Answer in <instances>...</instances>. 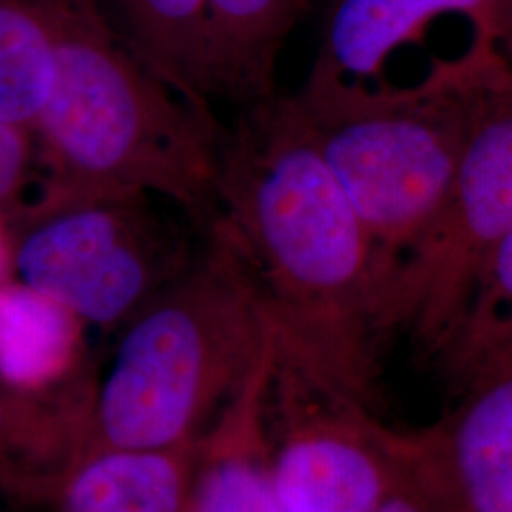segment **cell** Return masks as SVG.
Segmentation results:
<instances>
[{
	"instance_id": "cell-1",
	"label": "cell",
	"mask_w": 512,
	"mask_h": 512,
	"mask_svg": "<svg viewBox=\"0 0 512 512\" xmlns=\"http://www.w3.org/2000/svg\"><path fill=\"white\" fill-rule=\"evenodd\" d=\"M217 228L274 330L277 365L374 403L387 272L289 95L245 107L220 141Z\"/></svg>"
},
{
	"instance_id": "cell-2",
	"label": "cell",
	"mask_w": 512,
	"mask_h": 512,
	"mask_svg": "<svg viewBox=\"0 0 512 512\" xmlns=\"http://www.w3.org/2000/svg\"><path fill=\"white\" fill-rule=\"evenodd\" d=\"M55 78L33 129L46 179L35 203L95 194L160 196L203 230L217 217L220 131L150 69L92 0H42Z\"/></svg>"
},
{
	"instance_id": "cell-3",
	"label": "cell",
	"mask_w": 512,
	"mask_h": 512,
	"mask_svg": "<svg viewBox=\"0 0 512 512\" xmlns=\"http://www.w3.org/2000/svg\"><path fill=\"white\" fill-rule=\"evenodd\" d=\"M203 234L200 255L122 327L95 382L90 448L192 444L277 357L249 270L217 228Z\"/></svg>"
},
{
	"instance_id": "cell-4",
	"label": "cell",
	"mask_w": 512,
	"mask_h": 512,
	"mask_svg": "<svg viewBox=\"0 0 512 512\" xmlns=\"http://www.w3.org/2000/svg\"><path fill=\"white\" fill-rule=\"evenodd\" d=\"M501 55L503 50L463 82L425 92L374 95L304 80L289 95L382 258L387 287L439 217L469 135L476 93Z\"/></svg>"
},
{
	"instance_id": "cell-5",
	"label": "cell",
	"mask_w": 512,
	"mask_h": 512,
	"mask_svg": "<svg viewBox=\"0 0 512 512\" xmlns=\"http://www.w3.org/2000/svg\"><path fill=\"white\" fill-rule=\"evenodd\" d=\"M511 232L512 63L503 50L476 93L469 135L439 217L389 279V336L403 332L435 359L484 264Z\"/></svg>"
},
{
	"instance_id": "cell-6",
	"label": "cell",
	"mask_w": 512,
	"mask_h": 512,
	"mask_svg": "<svg viewBox=\"0 0 512 512\" xmlns=\"http://www.w3.org/2000/svg\"><path fill=\"white\" fill-rule=\"evenodd\" d=\"M143 194L31 203L10 215L14 274L86 327L122 329L192 262Z\"/></svg>"
},
{
	"instance_id": "cell-7",
	"label": "cell",
	"mask_w": 512,
	"mask_h": 512,
	"mask_svg": "<svg viewBox=\"0 0 512 512\" xmlns=\"http://www.w3.org/2000/svg\"><path fill=\"white\" fill-rule=\"evenodd\" d=\"M270 484L279 512H374L418 458V431L370 404L275 366L268 403Z\"/></svg>"
},
{
	"instance_id": "cell-8",
	"label": "cell",
	"mask_w": 512,
	"mask_h": 512,
	"mask_svg": "<svg viewBox=\"0 0 512 512\" xmlns=\"http://www.w3.org/2000/svg\"><path fill=\"white\" fill-rule=\"evenodd\" d=\"M448 23L512 35V0H330L306 82L374 95L458 84L501 54L459 55L437 44Z\"/></svg>"
},
{
	"instance_id": "cell-9",
	"label": "cell",
	"mask_w": 512,
	"mask_h": 512,
	"mask_svg": "<svg viewBox=\"0 0 512 512\" xmlns=\"http://www.w3.org/2000/svg\"><path fill=\"white\" fill-rule=\"evenodd\" d=\"M446 416L418 429L439 512H512V361L459 387Z\"/></svg>"
},
{
	"instance_id": "cell-10",
	"label": "cell",
	"mask_w": 512,
	"mask_h": 512,
	"mask_svg": "<svg viewBox=\"0 0 512 512\" xmlns=\"http://www.w3.org/2000/svg\"><path fill=\"white\" fill-rule=\"evenodd\" d=\"M97 376L54 397L0 387V490L23 505H54L76 461L92 446Z\"/></svg>"
},
{
	"instance_id": "cell-11",
	"label": "cell",
	"mask_w": 512,
	"mask_h": 512,
	"mask_svg": "<svg viewBox=\"0 0 512 512\" xmlns=\"http://www.w3.org/2000/svg\"><path fill=\"white\" fill-rule=\"evenodd\" d=\"M277 359L260 366L198 442L192 512H279L268 403Z\"/></svg>"
},
{
	"instance_id": "cell-12",
	"label": "cell",
	"mask_w": 512,
	"mask_h": 512,
	"mask_svg": "<svg viewBox=\"0 0 512 512\" xmlns=\"http://www.w3.org/2000/svg\"><path fill=\"white\" fill-rule=\"evenodd\" d=\"M86 323L19 279L0 283V387L54 397L93 378Z\"/></svg>"
},
{
	"instance_id": "cell-13",
	"label": "cell",
	"mask_w": 512,
	"mask_h": 512,
	"mask_svg": "<svg viewBox=\"0 0 512 512\" xmlns=\"http://www.w3.org/2000/svg\"><path fill=\"white\" fill-rule=\"evenodd\" d=\"M198 442L169 450L90 448L52 512H192Z\"/></svg>"
},
{
	"instance_id": "cell-14",
	"label": "cell",
	"mask_w": 512,
	"mask_h": 512,
	"mask_svg": "<svg viewBox=\"0 0 512 512\" xmlns=\"http://www.w3.org/2000/svg\"><path fill=\"white\" fill-rule=\"evenodd\" d=\"M302 0H205L207 92L245 107L275 95L281 48Z\"/></svg>"
},
{
	"instance_id": "cell-15",
	"label": "cell",
	"mask_w": 512,
	"mask_h": 512,
	"mask_svg": "<svg viewBox=\"0 0 512 512\" xmlns=\"http://www.w3.org/2000/svg\"><path fill=\"white\" fill-rule=\"evenodd\" d=\"M131 48L198 109H209L205 0H114Z\"/></svg>"
},
{
	"instance_id": "cell-16",
	"label": "cell",
	"mask_w": 512,
	"mask_h": 512,
	"mask_svg": "<svg viewBox=\"0 0 512 512\" xmlns=\"http://www.w3.org/2000/svg\"><path fill=\"white\" fill-rule=\"evenodd\" d=\"M435 361L456 389L512 361V232L484 264Z\"/></svg>"
},
{
	"instance_id": "cell-17",
	"label": "cell",
	"mask_w": 512,
	"mask_h": 512,
	"mask_svg": "<svg viewBox=\"0 0 512 512\" xmlns=\"http://www.w3.org/2000/svg\"><path fill=\"white\" fill-rule=\"evenodd\" d=\"M54 78V25L44 2L0 0V122L33 133Z\"/></svg>"
},
{
	"instance_id": "cell-18",
	"label": "cell",
	"mask_w": 512,
	"mask_h": 512,
	"mask_svg": "<svg viewBox=\"0 0 512 512\" xmlns=\"http://www.w3.org/2000/svg\"><path fill=\"white\" fill-rule=\"evenodd\" d=\"M35 156L37 143L31 131L0 122V213L10 217L18 211Z\"/></svg>"
},
{
	"instance_id": "cell-19",
	"label": "cell",
	"mask_w": 512,
	"mask_h": 512,
	"mask_svg": "<svg viewBox=\"0 0 512 512\" xmlns=\"http://www.w3.org/2000/svg\"><path fill=\"white\" fill-rule=\"evenodd\" d=\"M374 512H439L435 497L431 494L427 476L423 471V463H421L420 435H418V458L412 471L401 482V486Z\"/></svg>"
},
{
	"instance_id": "cell-20",
	"label": "cell",
	"mask_w": 512,
	"mask_h": 512,
	"mask_svg": "<svg viewBox=\"0 0 512 512\" xmlns=\"http://www.w3.org/2000/svg\"><path fill=\"white\" fill-rule=\"evenodd\" d=\"M14 274V230L6 213H0V283Z\"/></svg>"
},
{
	"instance_id": "cell-21",
	"label": "cell",
	"mask_w": 512,
	"mask_h": 512,
	"mask_svg": "<svg viewBox=\"0 0 512 512\" xmlns=\"http://www.w3.org/2000/svg\"><path fill=\"white\" fill-rule=\"evenodd\" d=\"M503 50H505V54H507V57L511 59L512 63V35L503 38Z\"/></svg>"
},
{
	"instance_id": "cell-22",
	"label": "cell",
	"mask_w": 512,
	"mask_h": 512,
	"mask_svg": "<svg viewBox=\"0 0 512 512\" xmlns=\"http://www.w3.org/2000/svg\"><path fill=\"white\" fill-rule=\"evenodd\" d=\"M0 512H2V509H0Z\"/></svg>"
}]
</instances>
